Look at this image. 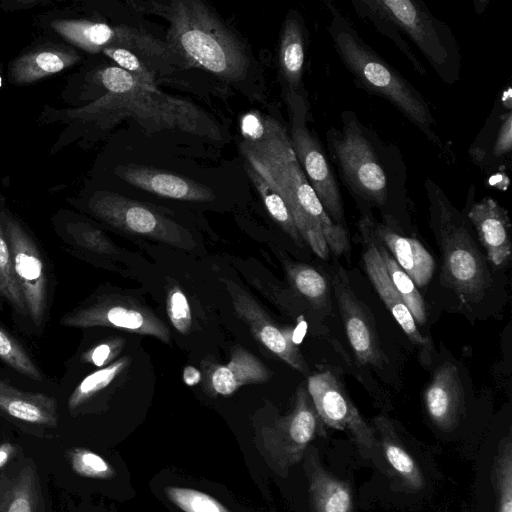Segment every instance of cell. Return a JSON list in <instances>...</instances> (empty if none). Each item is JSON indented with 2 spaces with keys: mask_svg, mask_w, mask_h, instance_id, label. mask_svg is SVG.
Here are the masks:
<instances>
[{
  "mask_svg": "<svg viewBox=\"0 0 512 512\" xmlns=\"http://www.w3.org/2000/svg\"><path fill=\"white\" fill-rule=\"evenodd\" d=\"M307 391L323 423L348 432L364 457L374 456L379 448L375 433L350 400L335 373L325 370L309 376Z\"/></svg>",
  "mask_w": 512,
  "mask_h": 512,
  "instance_id": "obj_12",
  "label": "cell"
},
{
  "mask_svg": "<svg viewBox=\"0 0 512 512\" xmlns=\"http://www.w3.org/2000/svg\"><path fill=\"white\" fill-rule=\"evenodd\" d=\"M122 345V339L109 340L107 342L100 343L84 353L82 360L98 367L104 366L117 355L121 350Z\"/></svg>",
  "mask_w": 512,
  "mask_h": 512,
  "instance_id": "obj_43",
  "label": "cell"
},
{
  "mask_svg": "<svg viewBox=\"0 0 512 512\" xmlns=\"http://www.w3.org/2000/svg\"><path fill=\"white\" fill-rule=\"evenodd\" d=\"M117 175L125 182L149 193L182 201L210 202L214 192L206 185L190 178L140 164L117 167Z\"/></svg>",
  "mask_w": 512,
  "mask_h": 512,
  "instance_id": "obj_20",
  "label": "cell"
},
{
  "mask_svg": "<svg viewBox=\"0 0 512 512\" xmlns=\"http://www.w3.org/2000/svg\"><path fill=\"white\" fill-rule=\"evenodd\" d=\"M88 207L95 217L126 233L186 250L196 246L192 235L182 225L120 194L98 191L90 198Z\"/></svg>",
  "mask_w": 512,
  "mask_h": 512,
  "instance_id": "obj_8",
  "label": "cell"
},
{
  "mask_svg": "<svg viewBox=\"0 0 512 512\" xmlns=\"http://www.w3.org/2000/svg\"><path fill=\"white\" fill-rule=\"evenodd\" d=\"M359 230L364 243L363 262L367 275L392 316L413 344L419 347L424 360L430 358V342L421 335L417 324L401 296L394 288L379 254L373 232V223L368 216L359 221Z\"/></svg>",
  "mask_w": 512,
  "mask_h": 512,
  "instance_id": "obj_19",
  "label": "cell"
},
{
  "mask_svg": "<svg viewBox=\"0 0 512 512\" xmlns=\"http://www.w3.org/2000/svg\"><path fill=\"white\" fill-rule=\"evenodd\" d=\"M351 3L359 17L368 20L379 32L390 38L395 43L398 49H400V51L408 58L419 74L423 76L427 74L425 67L415 56L402 34L390 20L373 10L367 5L365 0H353Z\"/></svg>",
  "mask_w": 512,
  "mask_h": 512,
  "instance_id": "obj_34",
  "label": "cell"
},
{
  "mask_svg": "<svg viewBox=\"0 0 512 512\" xmlns=\"http://www.w3.org/2000/svg\"><path fill=\"white\" fill-rule=\"evenodd\" d=\"M51 26L67 42L89 53L124 48L134 52L149 66L173 61L177 57L166 41L135 27L84 19L54 20Z\"/></svg>",
  "mask_w": 512,
  "mask_h": 512,
  "instance_id": "obj_9",
  "label": "cell"
},
{
  "mask_svg": "<svg viewBox=\"0 0 512 512\" xmlns=\"http://www.w3.org/2000/svg\"><path fill=\"white\" fill-rule=\"evenodd\" d=\"M201 380V373L200 371L191 366L188 365L183 370V381L188 386H195L197 385Z\"/></svg>",
  "mask_w": 512,
  "mask_h": 512,
  "instance_id": "obj_44",
  "label": "cell"
},
{
  "mask_svg": "<svg viewBox=\"0 0 512 512\" xmlns=\"http://www.w3.org/2000/svg\"><path fill=\"white\" fill-rule=\"evenodd\" d=\"M286 98L291 115L289 137L295 156L330 219L344 226L339 186L325 150L307 126L308 108L305 98L303 95Z\"/></svg>",
  "mask_w": 512,
  "mask_h": 512,
  "instance_id": "obj_10",
  "label": "cell"
},
{
  "mask_svg": "<svg viewBox=\"0 0 512 512\" xmlns=\"http://www.w3.org/2000/svg\"><path fill=\"white\" fill-rule=\"evenodd\" d=\"M373 223V221H372ZM374 232V231H373ZM375 235V234H374ZM379 254L383 260L385 270L396 291L412 314L416 324L423 325L426 322L425 302L413 280L398 265L391 254L375 236Z\"/></svg>",
  "mask_w": 512,
  "mask_h": 512,
  "instance_id": "obj_30",
  "label": "cell"
},
{
  "mask_svg": "<svg viewBox=\"0 0 512 512\" xmlns=\"http://www.w3.org/2000/svg\"><path fill=\"white\" fill-rule=\"evenodd\" d=\"M165 493L183 512H231L211 495L196 489L169 486Z\"/></svg>",
  "mask_w": 512,
  "mask_h": 512,
  "instance_id": "obj_36",
  "label": "cell"
},
{
  "mask_svg": "<svg viewBox=\"0 0 512 512\" xmlns=\"http://www.w3.org/2000/svg\"><path fill=\"white\" fill-rule=\"evenodd\" d=\"M512 149V112L508 110L500 117V124L496 133V139L492 148L495 158H502L511 153Z\"/></svg>",
  "mask_w": 512,
  "mask_h": 512,
  "instance_id": "obj_42",
  "label": "cell"
},
{
  "mask_svg": "<svg viewBox=\"0 0 512 512\" xmlns=\"http://www.w3.org/2000/svg\"><path fill=\"white\" fill-rule=\"evenodd\" d=\"M433 227L442 251V280L463 301L480 299L491 278L466 223L442 189L425 181Z\"/></svg>",
  "mask_w": 512,
  "mask_h": 512,
  "instance_id": "obj_5",
  "label": "cell"
},
{
  "mask_svg": "<svg viewBox=\"0 0 512 512\" xmlns=\"http://www.w3.org/2000/svg\"><path fill=\"white\" fill-rule=\"evenodd\" d=\"M0 296L4 298L19 315L28 316L23 296L15 278L12 259L0 221Z\"/></svg>",
  "mask_w": 512,
  "mask_h": 512,
  "instance_id": "obj_35",
  "label": "cell"
},
{
  "mask_svg": "<svg viewBox=\"0 0 512 512\" xmlns=\"http://www.w3.org/2000/svg\"><path fill=\"white\" fill-rule=\"evenodd\" d=\"M329 153L338 171L358 198L384 206L390 192L388 168L364 127L352 112L342 115L340 129L327 133Z\"/></svg>",
  "mask_w": 512,
  "mask_h": 512,
  "instance_id": "obj_6",
  "label": "cell"
},
{
  "mask_svg": "<svg viewBox=\"0 0 512 512\" xmlns=\"http://www.w3.org/2000/svg\"><path fill=\"white\" fill-rule=\"evenodd\" d=\"M0 219L27 314L35 326L41 327L47 307L43 259L37 245L17 220L5 212H1Z\"/></svg>",
  "mask_w": 512,
  "mask_h": 512,
  "instance_id": "obj_14",
  "label": "cell"
},
{
  "mask_svg": "<svg viewBox=\"0 0 512 512\" xmlns=\"http://www.w3.org/2000/svg\"><path fill=\"white\" fill-rule=\"evenodd\" d=\"M306 330V323L303 320H299L298 325L296 328L292 331V341L295 345L298 346L300 342L302 341L304 334Z\"/></svg>",
  "mask_w": 512,
  "mask_h": 512,
  "instance_id": "obj_45",
  "label": "cell"
},
{
  "mask_svg": "<svg viewBox=\"0 0 512 512\" xmlns=\"http://www.w3.org/2000/svg\"><path fill=\"white\" fill-rule=\"evenodd\" d=\"M34 439L16 427L0 428V472L27 453Z\"/></svg>",
  "mask_w": 512,
  "mask_h": 512,
  "instance_id": "obj_40",
  "label": "cell"
},
{
  "mask_svg": "<svg viewBox=\"0 0 512 512\" xmlns=\"http://www.w3.org/2000/svg\"><path fill=\"white\" fill-rule=\"evenodd\" d=\"M477 232L489 261L495 267L507 264L511 257V223L506 209L495 199L485 197L474 203L467 215Z\"/></svg>",
  "mask_w": 512,
  "mask_h": 512,
  "instance_id": "obj_21",
  "label": "cell"
},
{
  "mask_svg": "<svg viewBox=\"0 0 512 512\" xmlns=\"http://www.w3.org/2000/svg\"><path fill=\"white\" fill-rule=\"evenodd\" d=\"M97 76L106 93L87 105L66 110L69 119L108 129L131 118L148 131L171 130L221 139L215 121L192 102L145 85L117 66L105 67Z\"/></svg>",
  "mask_w": 512,
  "mask_h": 512,
  "instance_id": "obj_2",
  "label": "cell"
},
{
  "mask_svg": "<svg viewBox=\"0 0 512 512\" xmlns=\"http://www.w3.org/2000/svg\"><path fill=\"white\" fill-rule=\"evenodd\" d=\"M37 438L31 449L0 472V512H67L56 504Z\"/></svg>",
  "mask_w": 512,
  "mask_h": 512,
  "instance_id": "obj_11",
  "label": "cell"
},
{
  "mask_svg": "<svg viewBox=\"0 0 512 512\" xmlns=\"http://www.w3.org/2000/svg\"><path fill=\"white\" fill-rule=\"evenodd\" d=\"M168 22L166 43L176 56L220 79L238 81L249 57L236 35L200 0L133 2Z\"/></svg>",
  "mask_w": 512,
  "mask_h": 512,
  "instance_id": "obj_3",
  "label": "cell"
},
{
  "mask_svg": "<svg viewBox=\"0 0 512 512\" xmlns=\"http://www.w3.org/2000/svg\"><path fill=\"white\" fill-rule=\"evenodd\" d=\"M492 472L498 500V512H512V443L510 435L499 445Z\"/></svg>",
  "mask_w": 512,
  "mask_h": 512,
  "instance_id": "obj_33",
  "label": "cell"
},
{
  "mask_svg": "<svg viewBox=\"0 0 512 512\" xmlns=\"http://www.w3.org/2000/svg\"><path fill=\"white\" fill-rule=\"evenodd\" d=\"M278 64L287 95H303L302 79L305 64V32L299 16L290 12L283 24L278 51Z\"/></svg>",
  "mask_w": 512,
  "mask_h": 512,
  "instance_id": "obj_25",
  "label": "cell"
},
{
  "mask_svg": "<svg viewBox=\"0 0 512 512\" xmlns=\"http://www.w3.org/2000/svg\"><path fill=\"white\" fill-rule=\"evenodd\" d=\"M166 310L174 328L181 334H187L192 326V314L188 299L178 286L169 290Z\"/></svg>",
  "mask_w": 512,
  "mask_h": 512,
  "instance_id": "obj_41",
  "label": "cell"
},
{
  "mask_svg": "<svg viewBox=\"0 0 512 512\" xmlns=\"http://www.w3.org/2000/svg\"><path fill=\"white\" fill-rule=\"evenodd\" d=\"M271 377L272 371L262 361L237 345L230 361L213 370L210 382L216 394L229 396L243 385L267 382Z\"/></svg>",
  "mask_w": 512,
  "mask_h": 512,
  "instance_id": "obj_26",
  "label": "cell"
},
{
  "mask_svg": "<svg viewBox=\"0 0 512 512\" xmlns=\"http://www.w3.org/2000/svg\"><path fill=\"white\" fill-rule=\"evenodd\" d=\"M408 36L438 76L447 84L458 80L460 53L448 25L433 16L419 0H365Z\"/></svg>",
  "mask_w": 512,
  "mask_h": 512,
  "instance_id": "obj_7",
  "label": "cell"
},
{
  "mask_svg": "<svg viewBox=\"0 0 512 512\" xmlns=\"http://www.w3.org/2000/svg\"><path fill=\"white\" fill-rule=\"evenodd\" d=\"M102 52L112 59L117 67L131 74L141 83L157 87L155 72L134 52L124 48H107Z\"/></svg>",
  "mask_w": 512,
  "mask_h": 512,
  "instance_id": "obj_38",
  "label": "cell"
},
{
  "mask_svg": "<svg viewBox=\"0 0 512 512\" xmlns=\"http://www.w3.org/2000/svg\"><path fill=\"white\" fill-rule=\"evenodd\" d=\"M225 284L237 316L248 325L255 338L288 365L306 373V361L292 341L293 330L279 328L255 299L237 284L231 280H225Z\"/></svg>",
  "mask_w": 512,
  "mask_h": 512,
  "instance_id": "obj_18",
  "label": "cell"
},
{
  "mask_svg": "<svg viewBox=\"0 0 512 512\" xmlns=\"http://www.w3.org/2000/svg\"><path fill=\"white\" fill-rule=\"evenodd\" d=\"M78 53L63 45H52L30 51L17 58L10 67L16 84H29L75 65Z\"/></svg>",
  "mask_w": 512,
  "mask_h": 512,
  "instance_id": "obj_27",
  "label": "cell"
},
{
  "mask_svg": "<svg viewBox=\"0 0 512 512\" xmlns=\"http://www.w3.org/2000/svg\"><path fill=\"white\" fill-rule=\"evenodd\" d=\"M321 422L307 388L300 386L291 413L262 433L264 447L279 471L287 472L303 457L309 443L321 429Z\"/></svg>",
  "mask_w": 512,
  "mask_h": 512,
  "instance_id": "obj_15",
  "label": "cell"
},
{
  "mask_svg": "<svg viewBox=\"0 0 512 512\" xmlns=\"http://www.w3.org/2000/svg\"><path fill=\"white\" fill-rule=\"evenodd\" d=\"M245 160L286 202L304 243L320 258L349 249L345 226L334 223L309 184L286 129L276 119L247 114L241 122Z\"/></svg>",
  "mask_w": 512,
  "mask_h": 512,
  "instance_id": "obj_1",
  "label": "cell"
},
{
  "mask_svg": "<svg viewBox=\"0 0 512 512\" xmlns=\"http://www.w3.org/2000/svg\"><path fill=\"white\" fill-rule=\"evenodd\" d=\"M128 364V358H120L108 366L86 376L67 400V412L70 417L95 394L109 386Z\"/></svg>",
  "mask_w": 512,
  "mask_h": 512,
  "instance_id": "obj_32",
  "label": "cell"
},
{
  "mask_svg": "<svg viewBox=\"0 0 512 512\" xmlns=\"http://www.w3.org/2000/svg\"><path fill=\"white\" fill-rule=\"evenodd\" d=\"M244 168L272 219L298 246H302L304 241L283 197L246 160Z\"/></svg>",
  "mask_w": 512,
  "mask_h": 512,
  "instance_id": "obj_29",
  "label": "cell"
},
{
  "mask_svg": "<svg viewBox=\"0 0 512 512\" xmlns=\"http://www.w3.org/2000/svg\"><path fill=\"white\" fill-rule=\"evenodd\" d=\"M65 507H66V506H65ZM66 510H67V512H71V511H69L67 508H66ZM94 512H96V511H94Z\"/></svg>",
  "mask_w": 512,
  "mask_h": 512,
  "instance_id": "obj_46",
  "label": "cell"
},
{
  "mask_svg": "<svg viewBox=\"0 0 512 512\" xmlns=\"http://www.w3.org/2000/svg\"><path fill=\"white\" fill-rule=\"evenodd\" d=\"M306 450L305 469L313 512H351L349 486L322 467L312 447Z\"/></svg>",
  "mask_w": 512,
  "mask_h": 512,
  "instance_id": "obj_24",
  "label": "cell"
},
{
  "mask_svg": "<svg viewBox=\"0 0 512 512\" xmlns=\"http://www.w3.org/2000/svg\"><path fill=\"white\" fill-rule=\"evenodd\" d=\"M328 27L333 46L358 84L393 104L431 141L439 143L435 121L419 91L359 36L351 22L330 2Z\"/></svg>",
  "mask_w": 512,
  "mask_h": 512,
  "instance_id": "obj_4",
  "label": "cell"
},
{
  "mask_svg": "<svg viewBox=\"0 0 512 512\" xmlns=\"http://www.w3.org/2000/svg\"><path fill=\"white\" fill-rule=\"evenodd\" d=\"M69 327L104 326L132 333L156 337L168 343V327L147 307L134 299L120 295H106L91 304L64 315L60 321Z\"/></svg>",
  "mask_w": 512,
  "mask_h": 512,
  "instance_id": "obj_13",
  "label": "cell"
},
{
  "mask_svg": "<svg viewBox=\"0 0 512 512\" xmlns=\"http://www.w3.org/2000/svg\"><path fill=\"white\" fill-rule=\"evenodd\" d=\"M374 423L380 436L378 443L386 461L408 487L421 489L424 485L423 475L415 460L401 444L390 420L385 416H377Z\"/></svg>",
  "mask_w": 512,
  "mask_h": 512,
  "instance_id": "obj_28",
  "label": "cell"
},
{
  "mask_svg": "<svg viewBox=\"0 0 512 512\" xmlns=\"http://www.w3.org/2000/svg\"><path fill=\"white\" fill-rule=\"evenodd\" d=\"M0 415L24 434L46 439L57 435L59 405L55 398L14 388L0 379Z\"/></svg>",
  "mask_w": 512,
  "mask_h": 512,
  "instance_id": "obj_17",
  "label": "cell"
},
{
  "mask_svg": "<svg viewBox=\"0 0 512 512\" xmlns=\"http://www.w3.org/2000/svg\"><path fill=\"white\" fill-rule=\"evenodd\" d=\"M426 411L442 430L457 424L463 407V390L457 367L445 362L439 366L424 393Z\"/></svg>",
  "mask_w": 512,
  "mask_h": 512,
  "instance_id": "obj_22",
  "label": "cell"
},
{
  "mask_svg": "<svg viewBox=\"0 0 512 512\" xmlns=\"http://www.w3.org/2000/svg\"><path fill=\"white\" fill-rule=\"evenodd\" d=\"M331 286L349 343L358 361L380 367L386 363L372 317L357 298L343 268L334 273Z\"/></svg>",
  "mask_w": 512,
  "mask_h": 512,
  "instance_id": "obj_16",
  "label": "cell"
},
{
  "mask_svg": "<svg viewBox=\"0 0 512 512\" xmlns=\"http://www.w3.org/2000/svg\"><path fill=\"white\" fill-rule=\"evenodd\" d=\"M288 276L296 290L316 308H330V286L327 278L305 264H292Z\"/></svg>",
  "mask_w": 512,
  "mask_h": 512,
  "instance_id": "obj_31",
  "label": "cell"
},
{
  "mask_svg": "<svg viewBox=\"0 0 512 512\" xmlns=\"http://www.w3.org/2000/svg\"><path fill=\"white\" fill-rule=\"evenodd\" d=\"M373 231L416 286L423 287L429 283L435 268L434 259L417 239L404 236L390 224L374 221Z\"/></svg>",
  "mask_w": 512,
  "mask_h": 512,
  "instance_id": "obj_23",
  "label": "cell"
},
{
  "mask_svg": "<svg viewBox=\"0 0 512 512\" xmlns=\"http://www.w3.org/2000/svg\"><path fill=\"white\" fill-rule=\"evenodd\" d=\"M0 359L20 374L40 381L41 372L22 345L0 326Z\"/></svg>",
  "mask_w": 512,
  "mask_h": 512,
  "instance_id": "obj_37",
  "label": "cell"
},
{
  "mask_svg": "<svg viewBox=\"0 0 512 512\" xmlns=\"http://www.w3.org/2000/svg\"><path fill=\"white\" fill-rule=\"evenodd\" d=\"M67 234L79 247L101 254H115L116 246L98 229L89 224L70 223L66 227Z\"/></svg>",
  "mask_w": 512,
  "mask_h": 512,
  "instance_id": "obj_39",
  "label": "cell"
}]
</instances>
